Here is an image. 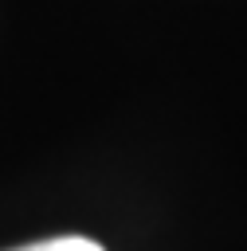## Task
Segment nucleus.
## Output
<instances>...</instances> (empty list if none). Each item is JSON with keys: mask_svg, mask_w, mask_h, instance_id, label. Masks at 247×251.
<instances>
[{"mask_svg": "<svg viewBox=\"0 0 247 251\" xmlns=\"http://www.w3.org/2000/svg\"><path fill=\"white\" fill-rule=\"evenodd\" d=\"M16 251H102V247L94 239H82V235H59V239L27 243V247H16Z\"/></svg>", "mask_w": 247, "mask_h": 251, "instance_id": "obj_1", "label": "nucleus"}]
</instances>
